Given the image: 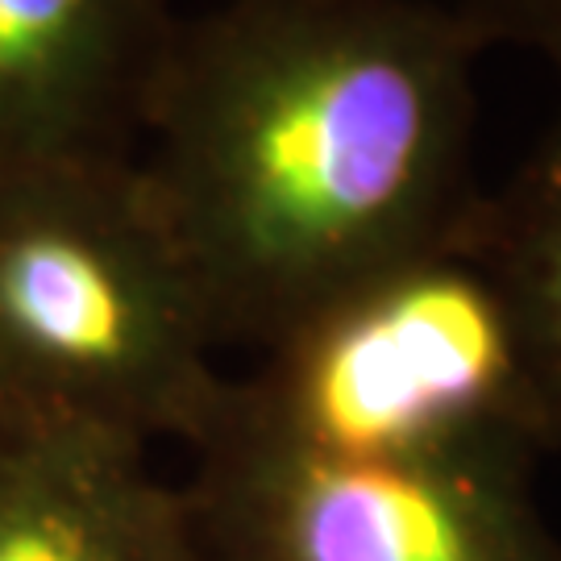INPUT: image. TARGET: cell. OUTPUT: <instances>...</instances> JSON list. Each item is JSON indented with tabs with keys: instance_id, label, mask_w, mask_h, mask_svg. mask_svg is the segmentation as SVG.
Wrapping results in <instances>:
<instances>
[{
	"instance_id": "1",
	"label": "cell",
	"mask_w": 561,
	"mask_h": 561,
	"mask_svg": "<svg viewBox=\"0 0 561 561\" xmlns=\"http://www.w3.org/2000/svg\"><path fill=\"white\" fill-rule=\"evenodd\" d=\"M482 50L442 0H225L175 25L134 162L221 350L474 213Z\"/></svg>"
},
{
	"instance_id": "2",
	"label": "cell",
	"mask_w": 561,
	"mask_h": 561,
	"mask_svg": "<svg viewBox=\"0 0 561 561\" xmlns=\"http://www.w3.org/2000/svg\"><path fill=\"white\" fill-rule=\"evenodd\" d=\"M134 154L0 171V424L201 442L229 375Z\"/></svg>"
},
{
	"instance_id": "3",
	"label": "cell",
	"mask_w": 561,
	"mask_h": 561,
	"mask_svg": "<svg viewBox=\"0 0 561 561\" xmlns=\"http://www.w3.org/2000/svg\"><path fill=\"white\" fill-rule=\"evenodd\" d=\"M479 208L482 196L445 241L366 275L254 350L201 442L358 461H541L553 442Z\"/></svg>"
},
{
	"instance_id": "4",
	"label": "cell",
	"mask_w": 561,
	"mask_h": 561,
	"mask_svg": "<svg viewBox=\"0 0 561 561\" xmlns=\"http://www.w3.org/2000/svg\"><path fill=\"white\" fill-rule=\"evenodd\" d=\"M192 561H561L533 458H312L233 442L187 449Z\"/></svg>"
},
{
	"instance_id": "5",
	"label": "cell",
	"mask_w": 561,
	"mask_h": 561,
	"mask_svg": "<svg viewBox=\"0 0 561 561\" xmlns=\"http://www.w3.org/2000/svg\"><path fill=\"white\" fill-rule=\"evenodd\" d=\"M171 0H0V171L134 154Z\"/></svg>"
},
{
	"instance_id": "6",
	"label": "cell",
	"mask_w": 561,
	"mask_h": 561,
	"mask_svg": "<svg viewBox=\"0 0 561 561\" xmlns=\"http://www.w3.org/2000/svg\"><path fill=\"white\" fill-rule=\"evenodd\" d=\"M0 561H192L180 482L141 445L0 424Z\"/></svg>"
},
{
	"instance_id": "7",
	"label": "cell",
	"mask_w": 561,
	"mask_h": 561,
	"mask_svg": "<svg viewBox=\"0 0 561 561\" xmlns=\"http://www.w3.org/2000/svg\"><path fill=\"white\" fill-rule=\"evenodd\" d=\"M482 241L512 291L533 379L561 449V117L500 196H482Z\"/></svg>"
},
{
	"instance_id": "8",
	"label": "cell",
	"mask_w": 561,
	"mask_h": 561,
	"mask_svg": "<svg viewBox=\"0 0 561 561\" xmlns=\"http://www.w3.org/2000/svg\"><path fill=\"white\" fill-rule=\"evenodd\" d=\"M482 42H520L561 76V0H454Z\"/></svg>"
}]
</instances>
